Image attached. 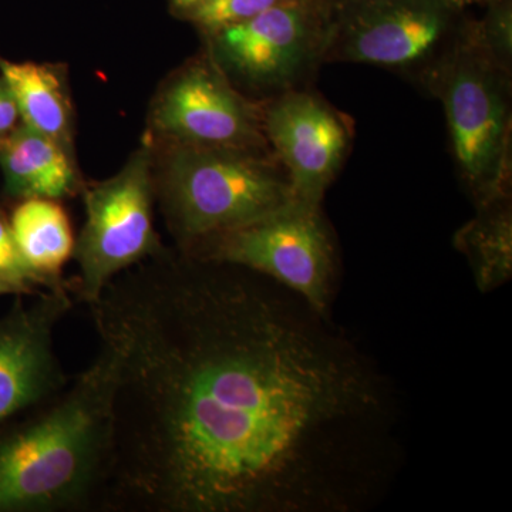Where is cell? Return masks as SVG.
Wrapping results in <instances>:
<instances>
[{"instance_id":"6da1fadb","label":"cell","mask_w":512,"mask_h":512,"mask_svg":"<svg viewBox=\"0 0 512 512\" xmlns=\"http://www.w3.org/2000/svg\"><path fill=\"white\" fill-rule=\"evenodd\" d=\"M89 308L114 357L97 512H362L392 487V380L291 289L161 251Z\"/></svg>"},{"instance_id":"7a4b0ae2","label":"cell","mask_w":512,"mask_h":512,"mask_svg":"<svg viewBox=\"0 0 512 512\" xmlns=\"http://www.w3.org/2000/svg\"><path fill=\"white\" fill-rule=\"evenodd\" d=\"M114 357L96 359L0 436V511L97 512L109 466Z\"/></svg>"},{"instance_id":"3957f363","label":"cell","mask_w":512,"mask_h":512,"mask_svg":"<svg viewBox=\"0 0 512 512\" xmlns=\"http://www.w3.org/2000/svg\"><path fill=\"white\" fill-rule=\"evenodd\" d=\"M161 198L181 252L296 200L274 151L185 143L168 157Z\"/></svg>"},{"instance_id":"277c9868","label":"cell","mask_w":512,"mask_h":512,"mask_svg":"<svg viewBox=\"0 0 512 512\" xmlns=\"http://www.w3.org/2000/svg\"><path fill=\"white\" fill-rule=\"evenodd\" d=\"M510 76L466 26L426 86L443 101L458 173L477 210L510 197Z\"/></svg>"},{"instance_id":"5b68a950","label":"cell","mask_w":512,"mask_h":512,"mask_svg":"<svg viewBox=\"0 0 512 512\" xmlns=\"http://www.w3.org/2000/svg\"><path fill=\"white\" fill-rule=\"evenodd\" d=\"M343 6L326 28L323 62L372 64L424 86L466 30L453 0H352Z\"/></svg>"},{"instance_id":"8992f818","label":"cell","mask_w":512,"mask_h":512,"mask_svg":"<svg viewBox=\"0 0 512 512\" xmlns=\"http://www.w3.org/2000/svg\"><path fill=\"white\" fill-rule=\"evenodd\" d=\"M184 254L249 269L291 289L330 316L336 291L335 244L320 205L293 200L281 210Z\"/></svg>"},{"instance_id":"52a82bcc","label":"cell","mask_w":512,"mask_h":512,"mask_svg":"<svg viewBox=\"0 0 512 512\" xmlns=\"http://www.w3.org/2000/svg\"><path fill=\"white\" fill-rule=\"evenodd\" d=\"M153 200L146 151L137 153L110 180L87 188L86 224L73 254L79 272L72 284L67 282L77 301L92 305L117 275L160 254Z\"/></svg>"},{"instance_id":"ba28073f","label":"cell","mask_w":512,"mask_h":512,"mask_svg":"<svg viewBox=\"0 0 512 512\" xmlns=\"http://www.w3.org/2000/svg\"><path fill=\"white\" fill-rule=\"evenodd\" d=\"M326 28L303 0H286L214 33L215 50L221 63L249 83L284 93L298 89L323 62Z\"/></svg>"},{"instance_id":"9c48e42d","label":"cell","mask_w":512,"mask_h":512,"mask_svg":"<svg viewBox=\"0 0 512 512\" xmlns=\"http://www.w3.org/2000/svg\"><path fill=\"white\" fill-rule=\"evenodd\" d=\"M264 133L296 200L320 205L345 160L350 127L325 100L302 89L279 94L262 113Z\"/></svg>"},{"instance_id":"30bf717a","label":"cell","mask_w":512,"mask_h":512,"mask_svg":"<svg viewBox=\"0 0 512 512\" xmlns=\"http://www.w3.org/2000/svg\"><path fill=\"white\" fill-rule=\"evenodd\" d=\"M69 284L42 289L0 322V424L69 383L56 355L57 326L73 308Z\"/></svg>"},{"instance_id":"8fae6325","label":"cell","mask_w":512,"mask_h":512,"mask_svg":"<svg viewBox=\"0 0 512 512\" xmlns=\"http://www.w3.org/2000/svg\"><path fill=\"white\" fill-rule=\"evenodd\" d=\"M157 127L177 143L268 150L261 111L211 64H195L165 89Z\"/></svg>"},{"instance_id":"7c38bea8","label":"cell","mask_w":512,"mask_h":512,"mask_svg":"<svg viewBox=\"0 0 512 512\" xmlns=\"http://www.w3.org/2000/svg\"><path fill=\"white\" fill-rule=\"evenodd\" d=\"M0 165L10 194L60 200L76 190V174L62 144L22 127L0 140Z\"/></svg>"},{"instance_id":"4fadbf2b","label":"cell","mask_w":512,"mask_h":512,"mask_svg":"<svg viewBox=\"0 0 512 512\" xmlns=\"http://www.w3.org/2000/svg\"><path fill=\"white\" fill-rule=\"evenodd\" d=\"M9 227L30 271L49 288L66 285L63 266L72 258L76 241L62 205L49 198H26L13 212Z\"/></svg>"},{"instance_id":"5bb4252c","label":"cell","mask_w":512,"mask_h":512,"mask_svg":"<svg viewBox=\"0 0 512 512\" xmlns=\"http://www.w3.org/2000/svg\"><path fill=\"white\" fill-rule=\"evenodd\" d=\"M467 256L480 292L487 293L510 281L512 274V212L510 197L478 208L477 217L454 239Z\"/></svg>"},{"instance_id":"9a60e30c","label":"cell","mask_w":512,"mask_h":512,"mask_svg":"<svg viewBox=\"0 0 512 512\" xmlns=\"http://www.w3.org/2000/svg\"><path fill=\"white\" fill-rule=\"evenodd\" d=\"M8 87L25 126L63 144L69 137V101L60 77L50 67L0 59Z\"/></svg>"},{"instance_id":"2e32d148","label":"cell","mask_w":512,"mask_h":512,"mask_svg":"<svg viewBox=\"0 0 512 512\" xmlns=\"http://www.w3.org/2000/svg\"><path fill=\"white\" fill-rule=\"evenodd\" d=\"M286 0H204L191 9L192 19L214 33L254 18Z\"/></svg>"},{"instance_id":"e0dca14e","label":"cell","mask_w":512,"mask_h":512,"mask_svg":"<svg viewBox=\"0 0 512 512\" xmlns=\"http://www.w3.org/2000/svg\"><path fill=\"white\" fill-rule=\"evenodd\" d=\"M0 279L16 286L26 295L42 289H52L25 264L16 247L9 224H6L2 218H0Z\"/></svg>"},{"instance_id":"ac0fdd59","label":"cell","mask_w":512,"mask_h":512,"mask_svg":"<svg viewBox=\"0 0 512 512\" xmlns=\"http://www.w3.org/2000/svg\"><path fill=\"white\" fill-rule=\"evenodd\" d=\"M503 0H495V9L483 25L473 26L477 39L484 49L494 57L495 62L504 69L511 70L512 28L511 10L501 5Z\"/></svg>"},{"instance_id":"d6986e66","label":"cell","mask_w":512,"mask_h":512,"mask_svg":"<svg viewBox=\"0 0 512 512\" xmlns=\"http://www.w3.org/2000/svg\"><path fill=\"white\" fill-rule=\"evenodd\" d=\"M19 111L8 87L0 80V134L8 133L18 120Z\"/></svg>"},{"instance_id":"ffe728a7","label":"cell","mask_w":512,"mask_h":512,"mask_svg":"<svg viewBox=\"0 0 512 512\" xmlns=\"http://www.w3.org/2000/svg\"><path fill=\"white\" fill-rule=\"evenodd\" d=\"M174 5L181 9H192L195 6L200 5L204 0H173Z\"/></svg>"},{"instance_id":"44dd1931","label":"cell","mask_w":512,"mask_h":512,"mask_svg":"<svg viewBox=\"0 0 512 512\" xmlns=\"http://www.w3.org/2000/svg\"><path fill=\"white\" fill-rule=\"evenodd\" d=\"M8 293H22L16 286L8 284V282L0 279V295H8Z\"/></svg>"},{"instance_id":"7402d4cb","label":"cell","mask_w":512,"mask_h":512,"mask_svg":"<svg viewBox=\"0 0 512 512\" xmlns=\"http://www.w3.org/2000/svg\"><path fill=\"white\" fill-rule=\"evenodd\" d=\"M453 2L458 3V5H464V3H493L495 0H453Z\"/></svg>"},{"instance_id":"603a6c76","label":"cell","mask_w":512,"mask_h":512,"mask_svg":"<svg viewBox=\"0 0 512 512\" xmlns=\"http://www.w3.org/2000/svg\"><path fill=\"white\" fill-rule=\"evenodd\" d=\"M340 2H342L343 5H346V3L352 2V0H340Z\"/></svg>"}]
</instances>
